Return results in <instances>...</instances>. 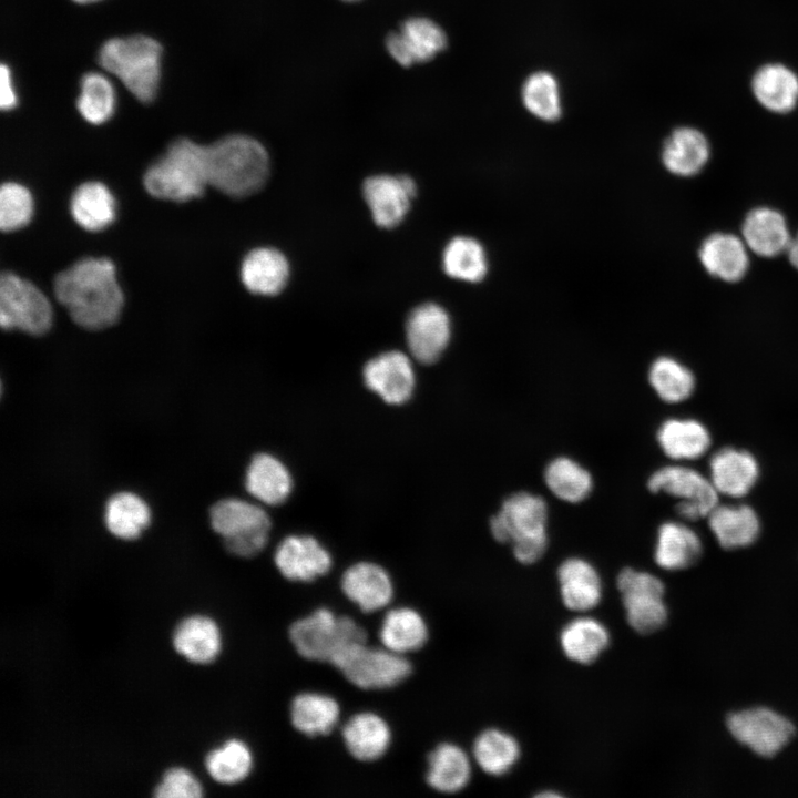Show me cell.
Returning <instances> with one entry per match:
<instances>
[{
	"label": "cell",
	"mask_w": 798,
	"mask_h": 798,
	"mask_svg": "<svg viewBox=\"0 0 798 798\" xmlns=\"http://www.w3.org/2000/svg\"><path fill=\"white\" fill-rule=\"evenodd\" d=\"M53 290L71 319L89 330L114 325L124 305L114 265L108 258L79 259L57 274Z\"/></svg>",
	"instance_id": "1"
},
{
	"label": "cell",
	"mask_w": 798,
	"mask_h": 798,
	"mask_svg": "<svg viewBox=\"0 0 798 798\" xmlns=\"http://www.w3.org/2000/svg\"><path fill=\"white\" fill-rule=\"evenodd\" d=\"M163 48L147 34L112 37L98 50L99 66L114 76L141 103L153 101L162 74Z\"/></svg>",
	"instance_id": "2"
},
{
	"label": "cell",
	"mask_w": 798,
	"mask_h": 798,
	"mask_svg": "<svg viewBox=\"0 0 798 798\" xmlns=\"http://www.w3.org/2000/svg\"><path fill=\"white\" fill-rule=\"evenodd\" d=\"M208 185L233 197L258 191L268 176L265 147L245 134L226 135L205 145Z\"/></svg>",
	"instance_id": "3"
},
{
	"label": "cell",
	"mask_w": 798,
	"mask_h": 798,
	"mask_svg": "<svg viewBox=\"0 0 798 798\" xmlns=\"http://www.w3.org/2000/svg\"><path fill=\"white\" fill-rule=\"evenodd\" d=\"M288 638L296 653L311 662L336 667L350 652L368 642L367 634L354 618L318 607L294 621Z\"/></svg>",
	"instance_id": "4"
},
{
	"label": "cell",
	"mask_w": 798,
	"mask_h": 798,
	"mask_svg": "<svg viewBox=\"0 0 798 798\" xmlns=\"http://www.w3.org/2000/svg\"><path fill=\"white\" fill-rule=\"evenodd\" d=\"M146 192L163 201L187 202L208 185L205 145L188 137L173 141L143 176Z\"/></svg>",
	"instance_id": "5"
},
{
	"label": "cell",
	"mask_w": 798,
	"mask_h": 798,
	"mask_svg": "<svg viewBox=\"0 0 798 798\" xmlns=\"http://www.w3.org/2000/svg\"><path fill=\"white\" fill-rule=\"evenodd\" d=\"M546 522L545 500L529 491H518L503 500L489 526L498 542L512 545L513 555L520 563L532 564L546 551Z\"/></svg>",
	"instance_id": "6"
},
{
	"label": "cell",
	"mask_w": 798,
	"mask_h": 798,
	"mask_svg": "<svg viewBox=\"0 0 798 798\" xmlns=\"http://www.w3.org/2000/svg\"><path fill=\"white\" fill-rule=\"evenodd\" d=\"M211 524L224 539L228 552L241 557L259 553L268 541L270 520L266 511L241 499H224L211 509Z\"/></svg>",
	"instance_id": "7"
},
{
	"label": "cell",
	"mask_w": 798,
	"mask_h": 798,
	"mask_svg": "<svg viewBox=\"0 0 798 798\" xmlns=\"http://www.w3.org/2000/svg\"><path fill=\"white\" fill-rule=\"evenodd\" d=\"M53 319L48 297L31 282L11 272L0 277V325L30 335L47 332Z\"/></svg>",
	"instance_id": "8"
},
{
	"label": "cell",
	"mask_w": 798,
	"mask_h": 798,
	"mask_svg": "<svg viewBox=\"0 0 798 798\" xmlns=\"http://www.w3.org/2000/svg\"><path fill=\"white\" fill-rule=\"evenodd\" d=\"M626 621L640 634H652L667 621L665 585L654 574L624 567L616 577Z\"/></svg>",
	"instance_id": "9"
},
{
	"label": "cell",
	"mask_w": 798,
	"mask_h": 798,
	"mask_svg": "<svg viewBox=\"0 0 798 798\" xmlns=\"http://www.w3.org/2000/svg\"><path fill=\"white\" fill-rule=\"evenodd\" d=\"M335 668L350 684L364 690L393 688L412 673V665L407 656L382 645L374 647L368 643L350 652Z\"/></svg>",
	"instance_id": "10"
},
{
	"label": "cell",
	"mask_w": 798,
	"mask_h": 798,
	"mask_svg": "<svg viewBox=\"0 0 798 798\" xmlns=\"http://www.w3.org/2000/svg\"><path fill=\"white\" fill-rule=\"evenodd\" d=\"M652 492H665L678 499L676 512L688 521L707 516L718 504V492L710 479L684 466H665L647 481Z\"/></svg>",
	"instance_id": "11"
},
{
	"label": "cell",
	"mask_w": 798,
	"mask_h": 798,
	"mask_svg": "<svg viewBox=\"0 0 798 798\" xmlns=\"http://www.w3.org/2000/svg\"><path fill=\"white\" fill-rule=\"evenodd\" d=\"M727 728L737 741L766 758L777 755L796 734L795 725L788 718L767 707L729 714Z\"/></svg>",
	"instance_id": "12"
},
{
	"label": "cell",
	"mask_w": 798,
	"mask_h": 798,
	"mask_svg": "<svg viewBox=\"0 0 798 798\" xmlns=\"http://www.w3.org/2000/svg\"><path fill=\"white\" fill-rule=\"evenodd\" d=\"M386 49L398 64L409 68L432 60L447 45L442 28L426 17H411L386 39Z\"/></svg>",
	"instance_id": "13"
},
{
	"label": "cell",
	"mask_w": 798,
	"mask_h": 798,
	"mask_svg": "<svg viewBox=\"0 0 798 798\" xmlns=\"http://www.w3.org/2000/svg\"><path fill=\"white\" fill-rule=\"evenodd\" d=\"M406 335L409 349L416 359L423 364L434 362L449 344L450 317L437 304H422L410 313Z\"/></svg>",
	"instance_id": "14"
},
{
	"label": "cell",
	"mask_w": 798,
	"mask_h": 798,
	"mask_svg": "<svg viewBox=\"0 0 798 798\" xmlns=\"http://www.w3.org/2000/svg\"><path fill=\"white\" fill-rule=\"evenodd\" d=\"M175 653L194 665L214 663L223 649V633L209 615L190 614L181 618L171 636Z\"/></svg>",
	"instance_id": "15"
},
{
	"label": "cell",
	"mask_w": 798,
	"mask_h": 798,
	"mask_svg": "<svg viewBox=\"0 0 798 798\" xmlns=\"http://www.w3.org/2000/svg\"><path fill=\"white\" fill-rule=\"evenodd\" d=\"M274 562L280 574L291 582H311L331 567V556L310 535H289L277 545Z\"/></svg>",
	"instance_id": "16"
},
{
	"label": "cell",
	"mask_w": 798,
	"mask_h": 798,
	"mask_svg": "<svg viewBox=\"0 0 798 798\" xmlns=\"http://www.w3.org/2000/svg\"><path fill=\"white\" fill-rule=\"evenodd\" d=\"M415 194L416 184L406 175H376L364 183V196L374 221L382 227H392L403 219Z\"/></svg>",
	"instance_id": "17"
},
{
	"label": "cell",
	"mask_w": 798,
	"mask_h": 798,
	"mask_svg": "<svg viewBox=\"0 0 798 798\" xmlns=\"http://www.w3.org/2000/svg\"><path fill=\"white\" fill-rule=\"evenodd\" d=\"M340 587L344 595L365 613L387 607L395 595L389 573L368 561L350 565L341 575Z\"/></svg>",
	"instance_id": "18"
},
{
	"label": "cell",
	"mask_w": 798,
	"mask_h": 798,
	"mask_svg": "<svg viewBox=\"0 0 798 798\" xmlns=\"http://www.w3.org/2000/svg\"><path fill=\"white\" fill-rule=\"evenodd\" d=\"M366 386L386 402L399 405L407 401L415 387V374L409 358L392 350L378 355L364 367Z\"/></svg>",
	"instance_id": "19"
},
{
	"label": "cell",
	"mask_w": 798,
	"mask_h": 798,
	"mask_svg": "<svg viewBox=\"0 0 798 798\" xmlns=\"http://www.w3.org/2000/svg\"><path fill=\"white\" fill-rule=\"evenodd\" d=\"M341 738L348 754L361 763L382 758L390 748L392 732L388 722L374 712H359L344 724Z\"/></svg>",
	"instance_id": "20"
},
{
	"label": "cell",
	"mask_w": 798,
	"mask_h": 798,
	"mask_svg": "<svg viewBox=\"0 0 798 798\" xmlns=\"http://www.w3.org/2000/svg\"><path fill=\"white\" fill-rule=\"evenodd\" d=\"M560 595L566 608L589 612L603 597V583L596 567L585 559L567 557L557 567Z\"/></svg>",
	"instance_id": "21"
},
{
	"label": "cell",
	"mask_w": 798,
	"mask_h": 798,
	"mask_svg": "<svg viewBox=\"0 0 798 798\" xmlns=\"http://www.w3.org/2000/svg\"><path fill=\"white\" fill-rule=\"evenodd\" d=\"M710 481L718 492L732 498L746 495L756 484L759 466L746 450L726 447L709 460Z\"/></svg>",
	"instance_id": "22"
},
{
	"label": "cell",
	"mask_w": 798,
	"mask_h": 798,
	"mask_svg": "<svg viewBox=\"0 0 798 798\" xmlns=\"http://www.w3.org/2000/svg\"><path fill=\"white\" fill-rule=\"evenodd\" d=\"M748 247L734 234L715 233L700 245L699 260L706 272L724 282L741 279L749 266Z\"/></svg>",
	"instance_id": "23"
},
{
	"label": "cell",
	"mask_w": 798,
	"mask_h": 798,
	"mask_svg": "<svg viewBox=\"0 0 798 798\" xmlns=\"http://www.w3.org/2000/svg\"><path fill=\"white\" fill-rule=\"evenodd\" d=\"M426 781L436 791L456 794L471 780L472 764L468 753L454 743L437 745L427 758Z\"/></svg>",
	"instance_id": "24"
},
{
	"label": "cell",
	"mask_w": 798,
	"mask_h": 798,
	"mask_svg": "<svg viewBox=\"0 0 798 798\" xmlns=\"http://www.w3.org/2000/svg\"><path fill=\"white\" fill-rule=\"evenodd\" d=\"M707 518L717 542L726 550L749 546L760 533L759 518L747 504H717Z\"/></svg>",
	"instance_id": "25"
},
{
	"label": "cell",
	"mask_w": 798,
	"mask_h": 798,
	"mask_svg": "<svg viewBox=\"0 0 798 798\" xmlns=\"http://www.w3.org/2000/svg\"><path fill=\"white\" fill-rule=\"evenodd\" d=\"M741 234L748 249L761 257H775L786 252L791 239L782 214L769 207L750 211Z\"/></svg>",
	"instance_id": "26"
},
{
	"label": "cell",
	"mask_w": 798,
	"mask_h": 798,
	"mask_svg": "<svg viewBox=\"0 0 798 798\" xmlns=\"http://www.w3.org/2000/svg\"><path fill=\"white\" fill-rule=\"evenodd\" d=\"M428 638L427 621L419 611L409 606L388 610L379 628L381 645L405 656L421 649Z\"/></svg>",
	"instance_id": "27"
},
{
	"label": "cell",
	"mask_w": 798,
	"mask_h": 798,
	"mask_svg": "<svg viewBox=\"0 0 798 798\" xmlns=\"http://www.w3.org/2000/svg\"><path fill=\"white\" fill-rule=\"evenodd\" d=\"M702 552V540L688 525L666 521L658 528L654 559L662 569L667 571L687 569L699 560Z\"/></svg>",
	"instance_id": "28"
},
{
	"label": "cell",
	"mask_w": 798,
	"mask_h": 798,
	"mask_svg": "<svg viewBox=\"0 0 798 798\" xmlns=\"http://www.w3.org/2000/svg\"><path fill=\"white\" fill-rule=\"evenodd\" d=\"M339 703L330 695L303 692L290 702L289 718L293 727L308 737L331 733L340 719Z\"/></svg>",
	"instance_id": "29"
},
{
	"label": "cell",
	"mask_w": 798,
	"mask_h": 798,
	"mask_svg": "<svg viewBox=\"0 0 798 798\" xmlns=\"http://www.w3.org/2000/svg\"><path fill=\"white\" fill-rule=\"evenodd\" d=\"M559 640L569 659L587 665L594 663L608 647L611 634L597 618L579 616L562 627Z\"/></svg>",
	"instance_id": "30"
},
{
	"label": "cell",
	"mask_w": 798,
	"mask_h": 798,
	"mask_svg": "<svg viewBox=\"0 0 798 798\" xmlns=\"http://www.w3.org/2000/svg\"><path fill=\"white\" fill-rule=\"evenodd\" d=\"M706 136L694 127H678L666 139L662 161L671 173L693 176L702 171L709 158Z\"/></svg>",
	"instance_id": "31"
},
{
	"label": "cell",
	"mask_w": 798,
	"mask_h": 798,
	"mask_svg": "<svg viewBox=\"0 0 798 798\" xmlns=\"http://www.w3.org/2000/svg\"><path fill=\"white\" fill-rule=\"evenodd\" d=\"M656 438L663 452L674 460H694L710 447L707 428L692 418H669L659 426Z\"/></svg>",
	"instance_id": "32"
},
{
	"label": "cell",
	"mask_w": 798,
	"mask_h": 798,
	"mask_svg": "<svg viewBox=\"0 0 798 798\" xmlns=\"http://www.w3.org/2000/svg\"><path fill=\"white\" fill-rule=\"evenodd\" d=\"M288 275L289 267L285 256L269 247L249 252L241 267V278L246 288L262 295L279 293L286 285Z\"/></svg>",
	"instance_id": "33"
},
{
	"label": "cell",
	"mask_w": 798,
	"mask_h": 798,
	"mask_svg": "<svg viewBox=\"0 0 798 798\" xmlns=\"http://www.w3.org/2000/svg\"><path fill=\"white\" fill-rule=\"evenodd\" d=\"M751 88L757 101L775 113L791 111L798 101V78L782 64H766L758 69Z\"/></svg>",
	"instance_id": "34"
},
{
	"label": "cell",
	"mask_w": 798,
	"mask_h": 798,
	"mask_svg": "<svg viewBox=\"0 0 798 798\" xmlns=\"http://www.w3.org/2000/svg\"><path fill=\"white\" fill-rule=\"evenodd\" d=\"M204 767L214 781L225 786L237 785L253 771L254 754L243 739L228 738L206 754Z\"/></svg>",
	"instance_id": "35"
},
{
	"label": "cell",
	"mask_w": 798,
	"mask_h": 798,
	"mask_svg": "<svg viewBox=\"0 0 798 798\" xmlns=\"http://www.w3.org/2000/svg\"><path fill=\"white\" fill-rule=\"evenodd\" d=\"M247 491L266 504L282 503L291 491V477L277 458L268 453L256 454L247 469Z\"/></svg>",
	"instance_id": "36"
},
{
	"label": "cell",
	"mask_w": 798,
	"mask_h": 798,
	"mask_svg": "<svg viewBox=\"0 0 798 798\" xmlns=\"http://www.w3.org/2000/svg\"><path fill=\"white\" fill-rule=\"evenodd\" d=\"M70 211L79 226L89 232L106 228L115 218V200L100 182H85L73 192Z\"/></svg>",
	"instance_id": "37"
},
{
	"label": "cell",
	"mask_w": 798,
	"mask_h": 798,
	"mask_svg": "<svg viewBox=\"0 0 798 798\" xmlns=\"http://www.w3.org/2000/svg\"><path fill=\"white\" fill-rule=\"evenodd\" d=\"M472 756L485 774L500 777L516 765L521 747L516 738L499 728H487L474 739Z\"/></svg>",
	"instance_id": "38"
},
{
	"label": "cell",
	"mask_w": 798,
	"mask_h": 798,
	"mask_svg": "<svg viewBox=\"0 0 798 798\" xmlns=\"http://www.w3.org/2000/svg\"><path fill=\"white\" fill-rule=\"evenodd\" d=\"M116 93L105 73L85 72L79 81L75 109L81 117L93 125L108 122L114 114Z\"/></svg>",
	"instance_id": "39"
},
{
	"label": "cell",
	"mask_w": 798,
	"mask_h": 798,
	"mask_svg": "<svg viewBox=\"0 0 798 798\" xmlns=\"http://www.w3.org/2000/svg\"><path fill=\"white\" fill-rule=\"evenodd\" d=\"M150 519L151 512L147 504L133 493H117L106 504V528L119 539H136L149 525Z\"/></svg>",
	"instance_id": "40"
},
{
	"label": "cell",
	"mask_w": 798,
	"mask_h": 798,
	"mask_svg": "<svg viewBox=\"0 0 798 798\" xmlns=\"http://www.w3.org/2000/svg\"><path fill=\"white\" fill-rule=\"evenodd\" d=\"M543 475L552 493L569 502L584 500L593 488V478L589 470L564 456L552 459L546 464Z\"/></svg>",
	"instance_id": "41"
},
{
	"label": "cell",
	"mask_w": 798,
	"mask_h": 798,
	"mask_svg": "<svg viewBox=\"0 0 798 798\" xmlns=\"http://www.w3.org/2000/svg\"><path fill=\"white\" fill-rule=\"evenodd\" d=\"M444 272L457 279L477 283L488 272V258L483 246L474 238L458 236L443 250Z\"/></svg>",
	"instance_id": "42"
},
{
	"label": "cell",
	"mask_w": 798,
	"mask_h": 798,
	"mask_svg": "<svg viewBox=\"0 0 798 798\" xmlns=\"http://www.w3.org/2000/svg\"><path fill=\"white\" fill-rule=\"evenodd\" d=\"M648 380L658 397L671 403L689 398L696 382L692 370L671 356H659L652 362Z\"/></svg>",
	"instance_id": "43"
},
{
	"label": "cell",
	"mask_w": 798,
	"mask_h": 798,
	"mask_svg": "<svg viewBox=\"0 0 798 798\" xmlns=\"http://www.w3.org/2000/svg\"><path fill=\"white\" fill-rule=\"evenodd\" d=\"M522 99L525 108L543 121H555L561 115L559 85L548 72H536L526 79Z\"/></svg>",
	"instance_id": "44"
},
{
	"label": "cell",
	"mask_w": 798,
	"mask_h": 798,
	"mask_svg": "<svg viewBox=\"0 0 798 798\" xmlns=\"http://www.w3.org/2000/svg\"><path fill=\"white\" fill-rule=\"evenodd\" d=\"M33 214V200L29 190L14 182L2 184L0 190V228L13 232L24 227Z\"/></svg>",
	"instance_id": "45"
},
{
	"label": "cell",
	"mask_w": 798,
	"mask_h": 798,
	"mask_svg": "<svg viewBox=\"0 0 798 798\" xmlns=\"http://www.w3.org/2000/svg\"><path fill=\"white\" fill-rule=\"evenodd\" d=\"M204 794L200 779L187 768H167L153 788L157 798H200Z\"/></svg>",
	"instance_id": "46"
},
{
	"label": "cell",
	"mask_w": 798,
	"mask_h": 798,
	"mask_svg": "<svg viewBox=\"0 0 798 798\" xmlns=\"http://www.w3.org/2000/svg\"><path fill=\"white\" fill-rule=\"evenodd\" d=\"M18 105V95L14 90L10 66L2 62L0 64V109L11 111Z\"/></svg>",
	"instance_id": "47"
},
{
	"label": "cell",
	"mask_w": 798,
	"mask_h": 798,
	"mask_svg": "<svg viewBox=\"0 0 798 798\" xmlns=\"http://www.w3.org/2000/svg\"><path fill=\"white\" fill-rule=\"evenodd\" d=\"M786 252L788 253L790 263L798 269V234L791 237Z\"/></svg>",
	"instance_id": "48"
},
{
	"label": "cell",
	"mask_w": 798,
	"mask_h": 798,
	"mask_svg": "<svg viewBox=\"0 0 798 798\" xmlns=\"http://www.w3.org/2000/svg\"><path fill=\"white\" fill-rule=\"evenodd\" d=\"M70 1H72L73 3L79 4V6H88V4L98 3L103 0H70Z\"/></svg>",
	"instance_id": "49"
},
{
	"label": "cell",
	"mask_w": 798,
	"mask_h": 798,
	"mask_svg": "<svg viewBox=\"0 0 798 798\" xmlns=\"http://www.w3.org/2000/svg\"><path fill=\"white\" fill-rule=\"evenodd\" d=\"M342 1H346V2H355V1H358V0H342Z\"/></svg>",
	"instance_id": "50"
}]
</instances>
